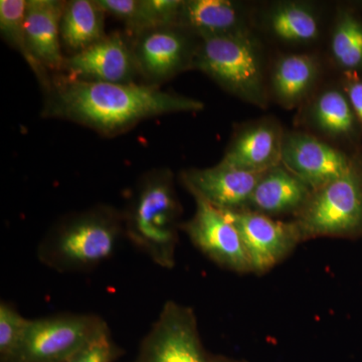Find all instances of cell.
I'll return each mask as SVG.
<instances>
[{"mask_svg": "<svg viewBox=\"0 0 362 362\" xmlns=\"http://www.w3.org/2000/svg\"><path fill=\"white\" fill-rule=\"evenodd\" d=\"M44 116L66 119L101 134L116 135L145 119L204 109L199 100L164 92L156 86L52 78Z\"/></svg>", "mask_w": 362, "mask_h": 362, "instance_id": "1", "label": "cell"}, {"mask_svg": "<svg viewBox=\"0 0 362 362\" xmlns=\"http://www.w3.org/2000/svg\"><path fill=\"white\" fill-rule=\"evenodd\" d=\"M123 230V214L111 206L93 207L54 226L37 247V258L59 273L90 270L110 258Z\"/></svg>", "mask_w": 362, "mask_h": 362, "instance_id": "2", "label": "cell"}, {"mask_svg": "<svg viewBox=\"0 0 362 362\" xmlns=\"http://www.w3.org/2000/svg\"><path fill=\"white\" fill-rule=\"evenodd\" d=\"M180 216L173 175L168 169H159L140 181L123 214L124 230L156 265L171 269L175 264Z\"/></svg>", "mask_w": 362, "mask_h": 362, "instance_id": "3", "label": "cell"}, {"mask_svg": "<svg viewBox=\"0 0 362 362\" xmlns=\"http://www.w3.org/2000/svg\"><path fill=\"white\" fill-rule=\"evenodd\" d=\"M192 69L244 101L267 103L263 54L251 33L199 40Z\"/></svg>", "mask_w": 362, "mask_h": 362, "instance_id": "4", "label": "cell"}, {"mask_svg": "<svg viewBox=\"0 0 362 362\" xmlns=\"http://www.w3.org/2000/svg\"><path fill=\"white\" fill-rule=\"evenodd\" d=\"M302 239L362 233V176L356 166L312 192L297 214Z\"/></svg>", "mask_w": 362, "mask_h": 362, "instance_id": "5", "label": "cell"}, {"mask_svg": "<svg viewBox=\"0 0 362 362\" xmlns=\"http://www.w3.org/2000/svg\"><path fill=\"white\" fill-rule=\"evenodd\" d=\"M108 328V324L94 314L65 313L30 319L9 362H66Z\"/></svg>", "mask_w": 362, "mask_h": 362, "instance_id": "6", "label": "cell"}, {"mask_svg": "<svg viewBox=\"0 0 362 362\" xmlns=\"http://www.w3.org/2000/svg\"><path fill=\"white\" fill-rule=\"evenodd\" d=\"M197 316L190 307L168 301L141 343L136 362H209Z\"/></svg>", "mask_w": 362, "mask_h": 362, "instance_id": "7", "label": "cell"}, {"mask_svg": "<svg viewBox=\"0 0 362 362\" xmlns=\"http://www.w3.org/2000/svg\"><path fill=\"white\" fill-rule=\"evenodd\" d=\"M221 211L239 232L252 273L270 271L303 240L296 221H276L247 209Z\"/></svg>", "mask_w": 362, "mask_h": 362, "instance_id": "8", "label": "cell"}, {"mask_svg": "<svg viewBox=\"0 0 362 362\" xmlns=\"http://www.w3.org/2000/svg\"><path fill=\"white\" fill-rule=\"evenodd\" d=\"M199 39L177 25L157 26L134 37L138 73L156 86L192 68Z\"/></svg>", "mask_w": 362, "mask_h": 362, "instance_id": "9", "label": "cell"}, {"mask_svg": "<svg viewBox=\"0 0 362 362\" xmlns=\"http://www.w3.org/2000/svg\"><path fill=\"white\" fill-rule=\"evenodd\" d=\"M194 216L181 228L199 251L226 270L244 274L251 272L249 259L235 226L220 209L202 197H194Z\"/></svg>", "mask_w": 362, "mask_h": 362, "instance_id": "10", "label": "cell"}, {"mask_svg": "<svg viewBox=\"0 0 362 362\" xmlns=\"http://www.w3.org/2000/svg\"><path fill=\"white\" fill-rule=\"evenodd\" d=\"M281 165L314 192L349 173L354 163L318 138L292 132L283 136Z\"/></svg>", "mask_w": 362, "mask_h": 362, "instance_id": "11", "label": "cell"}, {"mask_svg": "<svg viewBox=\"0 0 362 362\" xmlns=\"http://www.w3.org/2000/svg\"><path fill=\"white\" fill-rule=\"evenodd\" d=\"M62 71L69 78L115 84H132L139 74L132 44L119 32L107 35L84 51L66 57Z\"/></svg>", "mask_w": 362, "mask_h": 362, "instance_id": "12", "label": "cell"}, {"mask_svg": "<svg viewBox=\"0 0 362 362\" xmlns=\"http://www.w3.org/2000/svg\"><path fill=\"white\" fill-rule=\"evenodd\" d=\"M263 173L243 170L221 161L214 168L187 171L182 181L194 197H202L220 211H238L246 209Z\"/></svg>", "mask_w": 362, "mask_h": 362, "instance_id": "13", "label": "cell"}, {"mask_svg": "<svg viewBox=\"0 0 362 362\" xmlns=\"http://www.w3.org/2000/svg\"><path fill=\"white\" fill-rule=\"evenodd\" d=\"M176 25L199 40L250 33L246 9L230 0H185Z\"/></svg>", "mask_w": 362, "mask_h": 362, "instance_id": "14", "label": "cell"}, {"mask_svg": "<svg viewBox=\"0 0 362 362\" xmlns=\"http://www.w3.org/2000/svg\"><path fill=\"white\" fill-rule=\"evenodd\" d=\"M283 136L280 126L271 120L252 124L235 136L221 161L243 170L266 173L281 164Z\"/></svg>", "mask_w": 362, "mask_h": 362, "instance_id": "15", "label": "cell"}, {"mask_svg": "<svg viewBox=\"0 0 362 362\" xmlns=\"http://www.w3.org/2000/svg\"><path fill=\"white\" fill-rule=\"evenodd\" d=\"M66 1L26 0L25 26L33 56L49 71L63 70L61 21Z\"/></svg>", "mask_w": 362, "mask_h": 362, "instance_id": "16", "label": "cell"}, {"mask_svg": "<svg viewBox=\"0 0 362 362\" xmlns=\"http://www.w3.org/2000/svg\"><path fill=\"white\" fill-rule=\"evenodd\" d=\"M312 192L310 187L280 164L263 173L246 209L268 216L297 214Z\"/></svg>", "mask_w": 362, "mask_h": 362, "instance_id": "17", "label": "cell"}, {"mask_svg": "<svg viewBox=\"0 0 362 362\" xmlns=\"http://www.w3.org/2000/svg\"><path fill=\"white\" fill-rule=\"evenodd\" d=\"M318 65L306 54H285L277 59L272 71V90L277 101L292 108L303 101L315 85Z\"/></svg>", "mask_w": 362, "mask_h": 362, "instance_id": "18", "label": "cell"}, {"mask_svg": "<svg viewBox=\"0 0 362 362\" xmlns=\"http://www.w3.org/2000/svg\"><path fill=\"white\" fill-rule=\"evenodd\" d=\"M106 37L105 11L96 0L66 1L61 21V40L71 54L84 51Z\"/></svg>", "mask_w": 362, "mask_h": 362, "instance_id": "19", "label": "cell"}, {"mask_svg": "<svg viewBox=\"0 0 362 362\" xmlns=\"http://www.w3.org/2000/svg\"><path fill=\"white\" fill-rule=\"evenodd\" d=\"M266 25L274 37L286 44H311L321 33L318 13L303 2H279L272 6L267 13Z\"/></svg>", "mask_w": 362, "mask_h": 362, "instance_id": "20", "label": "cell"}, {"mask_svg": "<svg viewBox=\"0 0 362 362\" xmlns=\"http://www.w3.org/2000/svg\"><path fill=\"white\" fill-rule=\"evenodd\" d=\"M314 126L333 138L352 137L356 133L357 120L346 93L338 89L323 90L311 107Z\"/></svg>", "mask_w": 362, "mask_h": 362, "instance_id": "21", "label": "cell"}, {"mask_svg": "<svg viewBox=\"0 0 362 362\" xmlns=\"http://www.w3.org/2000/svg\"><path fill=\"white\" fill-rule=\"evenodd\" d=\"M330 54L347 75L362 73V18L351 9L338 13L330 37Z\"/></svg>", "mask_w": 362, "mask_h": 362, "instance_id": "22", "label": "cell"}, {"mask_svg": "<svg viewBox=\"0 0 362 362\" xmlns=\"http://www.w3.org/2000/svg\"><path fill=\"white\" fill-rule=\"evenodd\" d=\"M26 0L0 1V33L2 39L20 52L37 76L45 93L51 88L52 78L45 66L33 56L26 37L25 18Z\"/></svg>", "mask_w": 362, "mask_h": 362, "instance_id": "23", "label": "cell"}, {"mask_svg": "<svg viewBox=\"0 0 362 362\" xmlns=\"http://www.w3.org/2000/svg\"><path fill=\"white\" fill-rule=\"evenodd\" d=\"M96 2L105 13L122 21L133 37L159 26L147 0H96Z\"/></svg>", "mask_w": 362, "mask_h": 362, "instance_id": "24", "label": "cell"}, {"mask_svg": "<svg viewBox=\"0 0 362 362\" xmlns=\"http://www.w3.org/2000/svg\"><path fill=\"white\" fill-rule=\"evenodd\" d=\"M30 319L25 318L13 305L0 303V357L2 362L13 359L25 337Z\"/></svg>", "mask_w": 362, "mask_h": 362, "instance_id": "25", "label": "cell"}, {"mask_svg": "<svg viewBox=\"0 0 362 362\" xmlns=\"http://www.w3.org/2000/svg\"><path fill=\"white\" fill-rule=\"evenodd\" d=\"M120 354L121 349L112 339L108 328L87 343L66 362H114Z\"/></svg>", "mask_w": 362, "mask_h": 362, "instance_id": "26", "label": "cell"}, {"mask_svg": "<svg viewBox=\"0 0 362 362\" xmlns=\"http://www.w3.org/2000/svg\"><path fill=\"white\" fill-rule=\"evenodd\" d=\"M344 92L349 97L357 120L362 126V78L357 75H349Z\"/></svg>", "mask_w": 362, "mask_h": 362, "instance_id": "27", "label": "cell"}, {"mask_svg": "<svg viewBox=\"0 0 362 362\" xmlns=\"http://www.w3.org/2000/svg\"><path fill=\"white\" fill-rule=\"evenodd\" d=\"M209 362H240V361H233V359L226 358V357L216 356V357H211V361H209Z\"/></svg>", "mask_w": 362, "mask_h": 362, "instance_id": "28", "label": "cell"}]
</instances>
